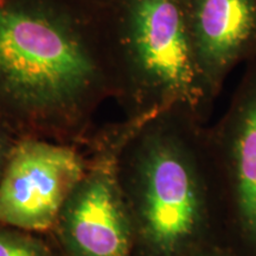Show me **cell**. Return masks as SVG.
<instances>
[{"label":"cell","mask_w":256,"mask_h":256,"mask_svg":"<svg viewBox=\"0 0 256 256\" xmlns=\"http://www.w3.org/2000/svg\"><path fill=\"white\" fill-rule=\"evenodd\" d=\"M194 256H240L232 249L223 244H214L203 248Z\"/></svg>","instance_id":"9"},{"label":"cell","mask_w":256,"mask_h":256,"mask_svg":"<svg viewBox=\"0 0 256 256\" xmlns=\"http://www.w3.org/2000/svg\"><path fill=\"white\" fill-rule=\"evenodd\" d=\"M0 256H60L49 235L0 224Z\"/></svg>","instance_id":"8"},{"label":"cell","mask_w":256,"mask_h":256,"mask_svg":"<svg viewBox=\"0 0 256 256\" xmlns=\"http://www.w3.org/2000/svg\"><path fill=\"white\" fill-rule=\"evenodd\" d=\"M118 176L134 256H194L223 244L208 127L194 112L172 107L144 121L124 146Z\"/></svg>","instance_id":"1"},{"label":"cell","mask_w":256,"mask_h":256,"mask_svg":"<svg viewBox=\"0 0 256 256\" xmlns=\"http://www.w3.org/2000/svg\"><path fill=\"white\" fill-rule=\"evenodd\" d=\"M122 43L132 75L128 119L184 107L206 122L215 100L194 55L188 0H124Z\"/></svg>","instance_id":"3"},{"label":"cell","mask_w":256,"mask_h":256,"mask_svg":"<svg viewBox=\"0 0 256 256\" xmlns=\"http://www.w3.org/2000/svg\"><path fill=\"white\" fill-rule=\"evenodd\" d=\"M86 165L72 144L18 138L0 179V224L50 235Z\"/></svg>","instance_id":"6"},{"label":"cell","mask_w":256,"mask_h":256,"mask_svg":"<svg viewBox=\"0 0 256 256\" xmlns=\"http://www.w3.org/2000/svg\"><path fill=\"white\" fill-rule=\"evenodd\" d=\"M144 121L128 119L90 140L84 174L49 235L60 256H134L118 164L124 146Z\"/></svg>","instance_id":"4"},{"label":"cell","mask_w":256,"mask_h":256,"mask_svg":"<svg viewBox=\"0 0 256 256\" xmlns=\"http://www.w3.org/2000/svg\"><path fill=\"white\" fill-rule=\"evenodd\" d=\"M14 144H8L6 140L0 138V179H2V174H4L6 162H8L10 151H11V147L14 146Z\"/></svg>","instance_id":"10"},{"label":"cell","mask_w":256,"mask_h":256,"mask_svg":"<svg viewBox=\"0 0 256 256\" xmlns=\"http://www.w3.org/2000/svg\"><path fill=\"white\" fill-rule=\"evenodd\" d=\"M106 92L82 22L52 0H0V107L19 138L80 142Z\"/></svg>","instance_id":"2"},{"label":"cell","mask_w":256,"mask_h":256,"mask_svg":"<svg viewBox=\"0 0 256 256\" xmlns=\"http://www.w3.org/2000/svg\"><path fill=\"white\" fill-rule=\"evenodd\" d=\"M192 46L214 100L240 66L256 60V0H188Z\"/></svg>","instance_id":"7"},{"label":"cell","mask_w":256,"mask_h":256,"mask_svg":"<svg viewBox=\"0 0 256 256\" xmlns=\"http://www.w3.org/2000/svg\"><path fill=\"white\" fill-rule=\"evenodd\" d=\"M218 185L223 244L256 256V60L247 63L229 104L208 127Z\"/></svg>","instance_id":"5"}]
</instances>
